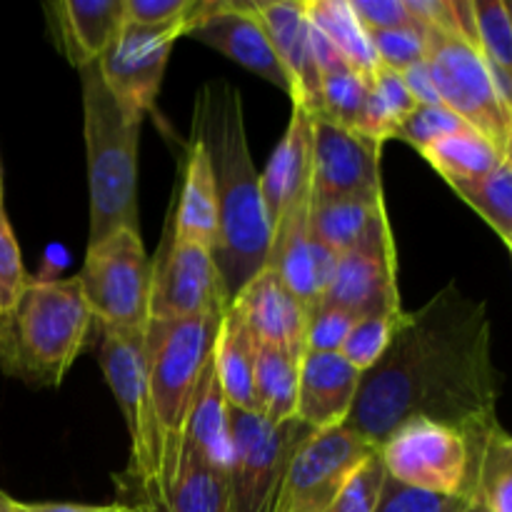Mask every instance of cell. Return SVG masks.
I'll return each mask as SVG.
<instances>
[{
  "instance_id": "obj_1",
  "label": "cell",
  "mask_w": 512,
  "mask_h": 512,
  "mask_svg": "<svg viewBox=\"0 0 512 512\" xmlns=\"http://www.w3.org/2000/svg\"><path fill=\"white\" fill-rule=\"evenodd\" d=\"M485 305L453 283L425 308L403 313L378 365L363 373L345 425L380 445L410 418L475 435L498 423V375Z\"/></svg>"
},
{
  "instance_id": "obj_2",
  "label": "cell",
  "mask_w": 512,
  "mask_h": 512,
  "mask_svg": "<svg viewBox=\"0 0 512 512\" xmlns=\"http://www.w3.org/2000/svg\"><path fill=\"white\" fill-rule=\"evenodd\" d=\"M193 138L208 150L218 190V240L215 268L223 278L228 300L268 263L273 228L260 195V175L245 135L243 103L233 85L205 83L195 100Z\"/></svg>"
},
{
  "instance_id": "obj_3",
  "label": "cell",
  "mask_w": 512,
  "mask_h": 512,
  "mask_svg": "<svg viewBox=\"0 0 512 512\" xmlns=\"http://www.w3.org/2000/svg\"><path fill=\"white\" fill-rule=\"evenodd\" d=\"M93 323L78 278H30L0 315V368L23 383L58 388L88 345Z\"/></svg>"
},
{
  "instance_id": "obj_4",
  "label": "cell",
  "mask_w": 512,
  "mask_h": 512,
  "mask_svg": "<svg viewBox=\"0 0 512 512\" xmlns=\"http://www.w3.org/2000/svg\"><path fill=\"white\" fill-rule=\"evenodd\" d=\"M88 153L90 243L138 223V135L143 115L125 108L100 75L98 63L78 68Z\"/></svg>"
},
{
  "instance_id": "obj_5",
  "label": "cell",
  "mask_w": 512,
  "mask_h": 512,
  "mask_svg": "<svg viewBox=\"0 0 512 512\" xmlns=\"http://www.w3.org/2000/svg\"><path fill=\"white\" fill-rule=\"evenodd\" d=\"M223 313L185 320H148L145 363H148L150 408L160 435V458L180 438L195 385L213 358Z\"/></svg>"
},
{
  "instance_id": "obj_6",
  "label": "cell",
  "mask_w": 512,
  "mask_h": 512,
  "mask_svg": "<svg viewBox=\"0 0 512 512\" xmlns=\"http://www.w3.org/2000/svg\"><path fill=\"white\" fill-rule=\"evenodd\" d=\"M75 278L100 328L143 330L148 325L153 260L145 253L140 233L120 228L90 243Z\"/></svg>"
},
{
  "instance_id": "obj_7",
  "label": "cell",
  "mask_w": 512,
  "mask_h": 512,
  "mask_svg": "<svg viewBox=\"0 0 512 512\" xmlns=\"http://www.w3.org/2000/svg\"><path fill=\"white\" fill-rule=\"evenodd\" d=\"M230 512H273L295 450L313 428L298 418L270 423L258 413L230 408Z\"/></svg>"
},
{
  "instance_id": "obj_8",
  "label": "cell",
  "mask_w": 512,
  "mask_h": 512,
  "mask_svg": "<svg viewBox=\"0 0 512 512\" xmlns=\"http://www.w3.org/2000/svg\"><path fill=\"white\" fill-rule=\"evenodd\" d=\"M425 65L430 70L440 103L453 110L500 153L510 155L512 115L495 93L488 63L463 33L423 30Z\"/></svg>"
},
{
  "instance_id": "obj_9",
  "label": "cell",
  "mask_w": 512,
  "mask_h": 512,
  "mask_svg": "<svg viewBox=\"0 0 512 512\" xmlns=\"http://www.w3.org/2000/svg\"><path fill=\"white\" fill-rule=\"evenodd\" d=\"M390 480L445 498H470L473 448L453 425L410 418L378 445Z\"/></svg>"
},
{
  "instance_id": "obj_10",
  "label": "cell",
  "mask_w": 512,
  "mask_h": 512,
  "mask_svg": "<svg viewBox=\"0 0 512 512\" xmlns=\"http://www.w3.org/2000/svg\"><path fill=\"white\" fill-rule=\"evenodd\" d=\"M100 368L128 425L130 465L123 475L130 480L153 478L160 468V435L150 408L145 328H103Z\"/></svg>"
},
{
  "instance_id": "obj_11",
  "label": "cell",
  "mask_w": 512,
  "mask_h": 512,
  "mask_svg": "<svg viewBox=\"0 0 512 512\" xmlns=\"http://www.w3.org/2000/svg\"><path fill=\"white\" fill-rule=\"evenodd\" d=\"M375 450L348 425L310 433L290 460L273 512H325Z\"/></svg>"
},
{
  "instance_id": "obj_12",
  "label": "cell",
  "mask_w": 512,
  "mask_h": 512,
  "mask_svg": "<svg viewBox=\"0 0 512 512\" xmlns=\"http://www.w3.org/2000/svg\"><path fill=\"white\" fill-rule=\"evenodd\" d=\"M115 503L143 512H230L228 475L210 468L185 440L170 445L148 480L115 478Z\"/></svg>"
},
{
  "instance_id": "obj_13",
  "label": "cell",
  "mask_w": 512,
  "mask_h": 512,
  "mask_svg": "<svg viewBox=\"0 0 512 512\" xmlns=\"http://www.w3.org/2000/svg\"><path fill=\"white\" fill-rule=\"evenodd\" d=\"M230 305L213 253L203 245L173 235L165 228L163 245L153 260L150 280V320H185L198 315L225 313Z\"/></svg>"
},
{
  "instance_id": "obj_14",
  "label": "cell",
  "mask_w": 512,
  "mask_h": 512,
  "mask_svg": "<svg viewBox=\"0 0 512 512\" xmlns=\"http://www.w3.org/2000/svg\"><path fill=\"white\" fill-rule=\"evenodd\" d=\"M200 10V5H198ZM195 18L175 20L165 25H138L123 20L113 43L98 60L100 75L110 93L133 113L145 115L158 98L165 65L175 40L193 30Z\"/></svg>"
},
{
  "instance_id": "obj_15",
  "label": "cell",
  "mask_w": 512,
  "mask_h": 512,
  "mask_svg": "<svg viewBox=\"0 0 512 512\" xmlns=\"http://www.w3.org/2000/svg\"><path fill=\"white\" fill-rule=\"evenodd\" d=\"M383 145L313 115V200H380Z\"/></svg>"
},
{
  "instance_id": "obj_16",
  "label": "cell",
  "mask_w": 512,
  "mask_h": 512,
  "mask_svg": "<svg viewBox=\"0 0 512 512\" xmlns=\"http://www.w3.org/2000/svg\"><path fill=\"white\" fill-rule=\"evenodd\" d=\"M188 35L293 98V83L255 15L253 0H200L198 20Z\"/></svg>"
},
{
  "instance_id": "obj_17",
  "label": "cell",
  "mask_w": 512,
  "mask_h": 512,
  "mask_svg": "<svg viewBox=\"0 0 512 512\" xmlns=\"http://www.w3.org/2000/svg\"><path fill=\"white\" fill-rule=\"evenodd\" d=\"M253 10L293 83V103L320 115V70L305 0H253Z\"/></svg>"
},
{
  "instance_id": "obj_18",
  "label": "cell",
  "mask_w": 512,
  "mask_h": 512,
  "mask_svg": "<svg viewBox=\"0 0 512 512\" xmlns=\"http://www.w3.org/2000/svg\"><path fill=\"white\" fill-rule=\"evenodd\" d=\"M310 230L335 253H365L395 260L393 230L380 200H313Z\"/></svg>"
},
{
  "instance_id": "obj_19",
  "label": "cell",
  "mask_w": 512,
  "mask_h": 512,
  "mask_svg": "<svg viewBox=\"0 0 512 512\" xmlns=\"http://www.w3.org/2000/svg\"><path fill=\"white\" fill-rule=\"evenodd\" d=\"M230 305L240 313L255 343L280 345L305 353L308 308L270 268H263L250 283H245Z\"/></svg>"
},
{
  "instance_id": "obj_20",
  "label": "cell",
  "mask_w": 512,
  "mask_h": 512,
  "mask_svg": "<svg viewBox=\"0 0 512 512\" xmlns=\"http://www.w3.org/2000/svg\"><path fill=\"white\" fill-rule=\"evenodd\" d=\"M310 180H313V113L305 105L293 103L288 130L275 148L265 173L260 175V195L270 228H275L293 205L313 193Z\"/></svg>"
},
{
  "instance_id": "obj_21",
  "label": "cell",
  "mask_w": 512,
  "mask_h": 512,
  "mask_svg": "<svg viewBox=\"0 0 512 512\" xmlns=\"http://www.w3.org/2000/svg\"><path fill=\"white\" fill-rule=\"evenodd\" d=\"M363 373L340 353H308L300 358L295 418L313 430L345 425Z\"/></svg>"
},
{
  "instance_id": "obj_22",
  "label": "cell",
  "mask_w": 512,
  "mask_h": 512,
  "mask_svg": "<svg viewBox=\"0 0 512 512\" xmlns=\"http://www.w3.org/2000/svg\"><path fill=\"white\" fill-rule=\"evenodd\" d=\"M395 278H398L395 260L365 253H343L333 283L325 290L320 305L348 310L358 320L370 315H398L403 313V308H400Z\"/></svg>"
},
{
  "instance_id": "obj_23",
  "label": "cell",
  "mask_w": 512,
  "mask_h": 512,
  "mask_svg": "<svg viewBox=\"0 0 512 512\" xmlns=\"http://www.w3.org/2000/svg\"><path fill=\"white\" fill-rule=\"evenodd\" d=\"M45 10L60 50L75 68L98 63L125 20L123 0H60Z\"/></svg>"
},
{
  "instance_id": "obj_24",
  "label": "cell",
  "mask_w": 512,
  "mask_h": 512,
  "mask_svg": "<svg viewBox=\"0 0 512 512\" xmlns=\"http://www.w3.org/2000/svg\"><path fill=\"white\" fill-rule=\"evenodd\" d=\"M178 440H185L210 468L220 470L225 475L230 473L233 443H230L228 403H225V395L220 390L213 358L208 360L198 385H195L193 400H190L188 415H185Z\"/></svg>"
},
{
  "instance_id": "obj_25",
  "label": "cell",
  "mask_w": 512,
  "mask_h": 512,
  "mask_svg": "<svg viewBox=\"0 0 512 512\" xmlns=\"http://www.w3.org/2000/svg\"><path fill=\"white\" fill-rule=\"evenodd\" d=\"M170 223L175 238L203 245L213 253L218 240V190H215L208 150L198 138H190L188 143L183 190Z\"/></svg>"
},
{
  "instance_id": "obj_26",
  "label": "cell",
  "mask_w": 512,
  "mask_h": 512,
  "mask_svg": "<svg viewBox=\"0 0 512 512\" xmlns=\"http://www.w3.org/2000/svg\"><path fill=\"white\" fill-rule=\"evenodd\" d=\"M215 375L230 408L255 413L253 373H255V338L245 328L243 318L233 305H228L220 320L218 338L213 350Z\"/></svg>"
},
{
  "instance_id": "obj_27",
  "label": "cell",
  "mask_w": 512,
  "mask_h": 512,
  "mask_svg": "<svg viewBox=\"0 0 512 512\" xmlns=\"http://www.w3.org/2000/svg\"><path fill=\"white\" fill-rule=\"evenodd\" d=\"M300 358L303 350L255 343V413L270 423H285L295 418Z\"/></svg>"
},
{
  "instance_id": "obj_28",
  "label": "cell",
  "mask_w": 512,
  "mask_h": 512,
  "mask_svg": "<svg viewBox=\"0 0 512 512\" xmlns=\"http://www.w3.org/2000/svg\"><path fill=\"white\" fill-rule=\"evenodd\" d=\"M313 50L320 70V115H315V118H325L330 123L340 125V128L355 130L365 95H368L370 78L350 68L315 28Z\"/></svg>"
},
{
  "instance_id": "obj_29",
  "label": "cell",
  "mask_w": 512,
  "mask_h": 512,
  "mask_svg": "<svg viewBox=\"0 0 512 512\" xmlns=\"http://www.w3.org/2000/svg\"><path fill=\"white\" fill-rule=\"evenodd\" d=\"M465 438L473 448L470 498L488 512H512V438L500 423Z\"/></svg>"
},
{
  "instance_id": "obj_30",
  "label": "cell",
  "mask_w": 512,
  "mask_h": 512,
  "mask_svg": "<svg viewBox=\"0 0 512 512\" xmlns=\"http://www.w3.org/2000/svg\"><path fill=\"white\" fill-rule=\"evenodd\" d=\"M305 15L350 68L365 78L375 73L380 63L370 45L368 30L350 8V0H305Z\"/></svg>"
},
{
  "instance_id": "obj_31",
  "label": "cell",
  "mask_w": 512,
  "mask_h": 512,
  "mask_svg": "<svg viewBox=\"0 0 512 512\" xmlns=\"http://www.w3.org/2000/svg\"><path fill=\"white\" fill-rule=\"evenodd\" d=\"M415 110L413 95L405 88L403 78L395 70L378 65L368 80V95H365L363 110L355 133L375 140L383 145L393 140L403 120Z\"/></svg>"
},
{
  "instance_id": "obj_32",
  "label": "cell",
  "mask_w": 512,
  "mask_h": 512,
  "mask_svg": "<svg viewBox=\"0 0 512 512\" xmlns=\"http://www.w3.org/2000/svg\"><path fill=\"white\" fill-rule=\"evenodd\" d=\"M420 155H423L448 183H453V180L485 178V175L493 173L505 158H510V155L500 153L488 138H483V135L473 128L460 130V133L438 140V143L425 148Z\"/></svg>"
},
{
  "instance_id": "obj_33",
  "label": "cell",
  "mask_w": 512,
  "mask_h": 512,
  "mask_svg": "<svg viewBox=\"0 0 512 512\" xmlns=\"http://www.w3.org/2000/svg\"><path fill=\"white\" fill-rule=\"evenodd\" d=\"M480 218L498 233L505 245H512V163L505 158L498 168L480 180L448 183Z\"/></svg>"
},
{
  "instance_id": "obj_34",
  "label": "cell",
  "mask_w": 512,
  "mask_h": 512,
  "mask_svg": "<svg viewBox=\"0 0 512 512\" xmlns=\"http://www.w3.org/2000/svg\"><path fill=\"white\" fill-rule=\"evenodd\" d=\"M475 48L493 68L512 73L510 5L505 0H470Z\"/></svg>"
},
{
  "instance_id": "obj_35",
  "label": "cell",
  "mask_w": 512,
  "mask_h": 512,
  "mask_svg": "<svg viewBox=\"0 0 512 512\" xmlns=\"http://www.w3.org/2000/svg\"><path fill=\"white\" fill-rule=\"evenodd\" d=\"M400 315H370V318H360L353 325V330L345 338L340 355L353 365L358 373H368L378 360L383 358L388 350L390 340H393L395 328H398Z\"/></svg>"
},
{
  "instance_id": "obj_36",
  "label": "cell",
  "mask_w": 512,
  "mask_h": 512,
  "mask_svg": "<svg viewBox=\"0 0 512 512\" xmlns=\"http://www.w3.org/2000/svg\"><path fill=\"white\" fill-rule=\"evenodd\" d=\"M468 128L470 125L445 105H415L413 113L403 120V125L395 133V140H403V143L413 145L418 153H423L438 140Z\"/></svg>"
},
{
  "instance_id": "obj_37",
  "label": "cell",
  "mask_w": 512,
  "mask_h": 512,
  "mask_svg": "<svg viewBox=\"0 0 512 512\" xmlns=\"http://www.w3.org/2000/svg\"><path fill=\"white\" fill-rule=\"evenodd\" d=\"M385 483V468L375 450L358 470L348 478L330 508L325 512H375L380 500V490Z\"/></svg>"
},
{
  "instance_id": "obj_38",
  "label": "cell",
  "mask_w": 512,
  "mask_h": 512,
  "mask_svg": "<svg viewBox=\"0 0 512 512\" xmlns=\"http://www.w3.org/2000/svg\"><path fill=\"white\" fill-rule=\"evenodd\" d=\"M370 45L375 50V58L383 68L403 73L410 65H418L425 60V38L418 25L413 28H395V30H373Z\"/></svg>"
},
{
  "instance_id": "obj_39",
  "label": "cell",
  "mask_w": 512,
  "mask_h": 512,
  "mask_svg": "<svg viewBox=\"0 0 512 512\" xmlns=\"http://www.w3.org/2000/svg\"><path fill=\"white\" fill-rule=\"evenodd\" d=\"M355 323L358 318L350 315L348 310L318 305L310 313L308 328H305V350L308 353H340Z\"/></svg>"
},
{
  "instance_id": "obj_40",
  "label": "cell",
  "mask_w": 512,
  "mask_h": 512,
  "mask_svg": "<svg viewBox=\"0 0 512 512\" xmlns=\"http://www.w3.org/2000/svg\"><path fill=\"white\" fill-rule=\"evenodd\" d=\"M468 498H445V495L425 493L408 488L385 475L383 490L375 512H458Z\"/></svg>"
},
{
  "instance_id": "obj_41",
  "label": "cell",
  "mask_w": 512,
  "mask_h": 512,
  "mask_svg": "<svg viewBox=\"0 0 512 512\" xmlns=\"http://www.w3.org/2000/svg\"><path fill=\"white\" fill-rule=\"evenodd\" d=\"M28 280L30 275L23 268L18 240L8 223V215L0 208V315L8 313Z\"/></svg>"
},
{
  "instance_id": "obj_42",
  "label": "cell",
  "mask_w": 512,
  "mask_h": 512,
  "mask_svg": "<svg viewBox=\"0 0 512 512\" xmlns=\"http://www.w3.org/2000/svg\"><path fill=\"white\" fill-rule=\"evenodd\" d=\"M125 20L138 25H165L195 18L200 0H123Z\"/></svg>"
},
{
  "instance_id": "obj_43",
  "label": "cell",
  "mask_w": 512,
  "mask_h": 512,
  "mask_svg": "<svg viewBox=\"0 0 512 512\" xmlns=\"http://www.w3.org/2000/svg\"><path fill=\"white\" fill-rule=\"evenodd\" d=\"M350 8L368 33L413 28L415 25L408 8H405V0H350Z\"/></svg>"
},
{
  "instance_id": "obj_44",
  "label": "cell",
  "mask_w": 512,
  "mask_h": 512,
  "mask_svg": "<svg viewBox=\"0 0 512 512\" xmlns=\"http://www.w3.org/2000/svg\"><path fill=\"white\" fill-rule=\"evenodd\" d=\"M338 263H340V253H335L333 248L320 243V240L313 235V288H315V298H318V305L320 300H323L325 290H328L330 283H333Z\"/></svg>"
},
{
  "instance_id": "obj_45",
  "label": "cell",
  "mask_w": 512,
  "mask_h": 512,
  "mask_svg": "<svg viewBox=\"0 0 512 512\" xmlns=\"http://www.w3.org/2000/svg\"><path fill=\"white\" fill-rule=\"evenodd\" d=\"M400 78H403L408 93L413 95L415 105H443L440 103V95L438 90H435V83L433 78H430V70L428 65H425V60L423 63L405 68L403 73H400Z\"/></svg>"
},
{
  "instance_id": "obj_46",
  "label": "cell",
  "mask_w": 512,
  "mask_h": 512,
  "mask_svg": "<svg viewBox=\"0 0 512 512\" xmlns=\"http://www.w3.org/2000/svg\"><path fill=\"white\" fill-rule=\"evenodd\" d=\"M23 512H120L123 505H73V503H20Z\"/></svg>"
},
{
  "instance_id": "obj_47",
  "label": "cell",
  "mask_w": 512,
  "mask_h": 512,
  "mask_svg": "<svg viewBox=\"0 0 512 512\" xmlns=\"http://www.w3.org/2000/svg\"><path fill=\"white\" fill-rule=\"evenodd\" d=\"M0 512H23L20 510V500H13L0 490Z\"/></svg>"
},
{
  "instance_id": "obj_48",
  "label": "cell",
  "mask_w": 512,
  "mask_h": 512,
  "mask_svg": "<svg viewBox=\"0 0 512 512\" xmlns=\"http://www.w3.org/2000/svg\"><path fill=\"white\" fill-rule=\"evenodd\" d=\"M458 512H488L483 508V503H480V500H475V498H468L465 500V505L463 508H460Z\"/></svg>"
},
{
  "instance_id": "obj_49",
  "label": "cell",
  "mask_w": 512,
  "mask_h": 512,
  "mask_svg": "<svg viewBox=\"0 0 512 512\" xmlns=\"http://www.w3.org/2000/svg\"><path fill=\"white\" fill-rule=\"evenodd\" d=\"M120 512H143V510H138V508H128V505H123V510Z\"/></svg>"
},
{
  "instance_id": "obj_50",
  "label": "cell",
  "mask_w": 512,
  "mask_h": 512,
  "mask_svg": "<svg viewBox=\"0 0 512 512\" xmlns=\"http://www.w3.org/2000/svg\"><path fill=\"white\" fill-rule=\"evenodd\" d=\"M0 208H3V183H0Z\"/></svg>"
}]
</instances>
